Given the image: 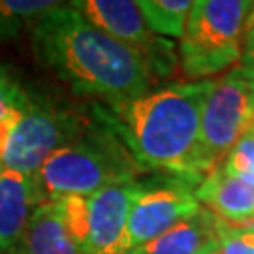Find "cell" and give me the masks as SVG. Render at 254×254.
Masks as SVG:
<instances>
[{
	"label": "cell",
	"instance_id": "obj_1",
	"mask_svg": "<svg viewBox=\"0 0 254 254\" xmlns=\"http://www.w3.org/2000/svg\"><path fill=\"white\" fill-rule=\"evenodd\" d=\"M38 57L81 94L113 104L136 100L151 89V64L83 17L72 4L59 2L32 28Z\"/></svg>",
	"mask_w": 254,
	"mask_h": 254
},
{
	"label": "cell",
	"instance_id": "obj_2",
	"mask_svg": "<svg viewBox=\"0 0 254 254\" xmlns=\"http://www.w3.org/2000/svg\"><path fill=\"white\" fill-rule=\"evenodd\" d=\"M207 81L164 87L136 100L115 104L128 147L139 164L203 181L200 115Z\"/></svg>",
	"mask_w": 254,
	"mask_h": 254
},
{
	"label": "cell",
	"instance_id": "obj_3",
	"mask_svg": "<svg viewBox=\"0 0 254 254\" xmlns=\"http://www.w3.org/2000/svg\"><path fill=\"white\" fill-rule=\"evenodd\" d=\"M247 0H196L192 4L179 53L190 81L207 79L232 68L243 57Z\"/></svg>",
	"mask_w": 254,
	"mask_h": 254
},
{
	"label": "cell",
	"instance_id": "obj_4",
	"mask_svg": "<svg viewBox=\"0 0 254 254\" xmlns=\"http://www.w3.org/2000/svg\"><path fill=\"white\" fill-rule=\"evenodd\" d=\"M139 187L125 179L89 196L55 201L83 254H128V217Z\"/></svg>",
	"mask_w": 254,
	"mask_h": 254
},
{
	"label": "cell",
	"instance_id": "obj_5",
	"mask_svg": "<svg viewBox=\"0 0 254 254\" xmlns=\"http://www.w3.org/2000/svg\"><path fill=\"white\" fill-rule=\"evenodd\" d=\"M254 123V81L241 68L207 81L200 115V156L205 177Z\"/></svg>",
	"mask_w": 254,
	"mask_h": 254
},
{
	"label": "cell",
	"instance_id": "obj_6",
	"mask_svg": "<svg viewBox=\"0 0 254 254\" xmlns=\"http://www.w3.org/2000/svg\"><path fill=\"white\" fill-rule=\"evenodd\" d=\"M125 179H134V173L123 158L106 147L75 139L57 149L34 177L44 201L89 196Z\"/></svg>",
	"mask_w": 254,
	"mask_h": 254
},
{
	"label": "cell",
	"instance_id": "obj_7",
	"mask_svg": "<svg viewBox=\"0 0 254 254\" xmlns=\"http://www.w3.org/2000/svg\"><path fill=\"white\" fill-rule=\"evenodd\" d=\"M79 123L72 113L57 108L47 98L32 94L15 121L2 166L27 177H36L47 158L79 136Z\"/></svg>",
	"mask_w": 254,
	"mask_h": 254
},
{
	"label": "cell",
	"instance_id": "obj_8",
	"mask_svg": "<svg viewBox=\"0 0 254 254\" xmlns=\"http://www.w3.org/2000/svg\"><path fill=\"white\" fill-rule=\"evenodd\" d=\"M201 209L196 194L181 183L139 187L128 217V253L162 236Z\"/></svg>",
	"mask_w": 254,
	"mask_h": 254
},
{
	"label": "cell",
	"instance_id": "obj_9",
	"mask_svg": "<svg viewBox=\"0 0 254 254\" xmlns=\"http://www.w3.org/2000/svg\"><path fill=\"white\" fill-rule=\"evenodd\" d=\"M87 21L96 28L115 38L117 42L136 49L139 53H149L156 46V38L147 28V23L137 2L132 0H77L70 2ZM145 57V55H143Z\"/></svg>",
	"mask_w": 254,
	"mask_h": 254
},
{
	"label": "cell",
	"instance_id": "obj_10",
	"mask_svg": "<svg viewBox=\"0 0 254 254\" xmlns=\"http://www.w3.org/2000/svg\"><path fill=\"white\" fill-rule=\"evenodd\" d=\"M44 203L36 181L2 166L0 170V254H11L30 217Z\"/></svg>",
	"mask_w": 254,
	"mask_h": 254
},
{
	"label": "cell",
	"instance_id": "obj_11",
	"mask_svg": "<svg viewBox=\"0 0 254 254\" xmlns=\"http://www.w3.org/2000/svg\"><path fill=\"white\" fill-rule=\"evenodd\" d=\"M194 194L220 220L254 222V185L228 175L222 168L207 175Z\"/></svg>",
	"mask_w": 254,
	"mask_h": 254
},
{
	"label": "cell",
	"instance_id": "obj_12",
	"mask_svg": "<svg viewBox=\"0 0 254 254\" xmlns=\"http://www.w3.org/2000/svg\"><path fill=\"white\" fill-rule=\"evenodd\" d=\"M11 254H83L55 201L40 203Z\"/></svg>",
	"mask_w": 254,
	"mask_h": 254
},
{
	"label": "cell",
	"instance_id": "obj_13",
	"mask_svg": "<svg viewBox=\"0 0 254 254\" xmlns=\"http://www.w3.org/2000/svg\"><path fill=\"white\" fill-rule=\"evenodd\" d=\"M217 239L218 218L207 209H200L196 215L181 220L162 236L154 237L128 254H200Z\"/></svg>",
	"mask_w": 254,
	"mask_h": 254
},
{
	"label": "cell",
	"instance_id": "obj_14",
	"mask_svg": "<svg viewBox=\"0 0 254 254\" xmlns=\"http://www.w3.org/2000/svg\"><path fill=\"white\" fill-rule=\"evenodd\" d=\"M192 0H139L137 6L153 34L179 38L185 34Z\"/></svg>",
	"mask_w": 254,
	"mask_h": 254
},
{
	"label": "cell",
	"instance_id": "obj_15",
	"mask_svg": "<svg viewBox=\"0 0 254 254\" xmlns=\"http://www.w3.org/2000/svg\"><path fill=\"white\" fill-rule=\"evenodd\" d=\"M59 2L51 0H0V40L21 36Z\"/></svg>",
	"mask_w": 254,
	"mask_h": 254
},
{
	"label": "cell",
	"instance_id": "obj_16",
	"mask_svg": "<svg viewBox=\"0 0 254 254\" xmlns=\"http://www.w3.org/2000/svg\"><path fill=\"white\" fill-rule=\"evenodd\" d=\"M32 94L6 66L0 64V121H17Z\"/></svg>",
	"mask_w": 254,
	"mask_h": 254
},
{
	"label": "cell",
	"instance_id": "obj_17",
	"mask_svg": "<svg viewBox=\"0 0 254 254\" xmlns=\"http://www.w3.org/2000/svg\"><path fill=\"white\" fill-rule=\"evenodd\" d=\"M222 172L228 175L239 177L243 181L254 185V123L237 143L228 153L226 160L222 162Z\"/></svg>",
	"mask_w": 254,
	"mask_h": 254
},
{
	"label": "cell",
	"instance_id": "obj_18",
	"mask_svg": "<svg viewBox=\"0 0 254 254\" xmlns=\"http://www.w3.org/2000/svg\"><path fill=\"white\" fill-rule=\"evenodd\" d=\"M220 254H254V226H236L218 218Z\"/></svg>",
	"mask_w": 254,
	"mask_h": 254
},
{
	"label": "cell",
	"instance_id": "obj_19",
	"mask_svg": "<svg viewBox=\"0 0 254 254\" xmlns=\"http://www.w3.org/2000/svg\"><path fill=\"white\" fill-rule=\"evenodd\" d=\"M254 57V2L249 4L243 23V57L241 61L253 59Z\"/></svg>",
	"mask_w": 254,
	"mask_h": 254
},
{
	"label": "cell",
	"instance_id": "obj_20",
	"mask_svg": "<svg viewBox=\"0 0 254 254\" xmlns=\"http://www.w3.org/2000/svg\"><path fill=\"white\" fill-rule=\"evenodd\" d=\"M13 125H15V121H0V164H2L4 154H6V149H8V141L9 136H11V130H13Z\"/></svg>",
	"mask_w": 254,
	"mask_h": 254
},
{
	"label": "cell",
	"instance_id": "obj_21",
	"mask_svg": "<svg viewBox=\"0 0 254 254\" xmlns=\"http://www.w3.org/2000/svg\"><path fill=\"white\" fill-rule=\"evenodd\" d=\"M200 254H220V245H218V239L217 241H213V243H209Z\"/></svg>",
	"mask_w": 254,
	"mask_h": 254
},
{
	"label": "cell",
	"instance_id": "obj_22",
	"mask_svg": "<svg viewBox=\"0 0 254 254\" xmlns=\"http://www.w3.org/2000/svg\"><path fill=\"white\" fill-rule=\"evenodd\" d=\"M241 70H243V72L254 81V61H251V63H243L241 64Z\"/></svg>",
	"mask_w": 254,
	"mask_h": 254
},
{
	"label": "cell",
	"instance_id": "obj_23",
	"mask_svg": "<svg viewBox=\"0 0 254 254\" xmlns=\"http://www.w3.org/2000/svg\"><path fill=\"white\" fill-rule=\"evenodd\" d=\"M251 61H254V57H253V59H247V61H241V64H243V63H251Z\"/></svg>",
	"mask_w": 254,
	"mask_h": 254
},
{
	"label": "cell",
	"instance_id": "obj_24",
	"mask_svg": "<svg viewBox=\"0 0 254 254\" xmlns=\"http://www.w3.org/2000/svg\"><path fill=\"white\" fill-rule=\"evenodd\" d=\"M0 170H2V164H0Z\"/></svg>",
	"mask_w": 254,
	"mask_h": 254
}]
</instances>
